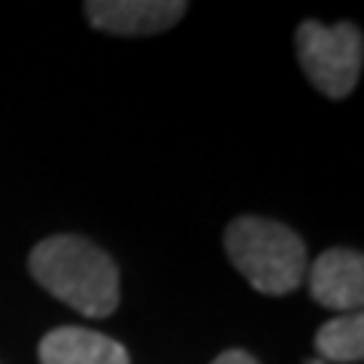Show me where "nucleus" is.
I'll list each match as a JSON object with an SVG mask.
<instances>
[{"label": "nucleus", "mask_w": 364, "mask_h": 364, "mask_svg": "<svg viewBox=\"0 0 364 364\" xmlns=\"http://www.w3.org/2000/svg\"><path fill=\"white\" fill-rule=\"evenodd\" d=\"M31 273L58 301L88 318L112 316L119 306V270L112 258L85 237H46L31 252Z\"/></svg>", "instance_id": "obj_1"}, {"label": "nucleus", "mask_w": 364, "mask_h": 364, "mask_svg": "<svg viewBox=\"0 0 364 364\" xmlns=\"http://www.w3.org/2000/svg\"><path fill=\"white\" fill-rule=\"evenodd\" d=\"M225 252L261 294L294 291L306 270V246L301 237L291 228L258 215H243L228 225Z\"/></svg>", "instance_id": "obj_2"}, {"label": "nucleus", "mask_w": 364, "mask_h": 364, "mask_svg": "<svg viewBox=\"0 0 364 364\" xmlns=\"http://www.w3.org/2000/svg\"><path fill=\"white\" fill-rule=\"evenodd\" d=\"M298 58L306 79L325 97H346L361 76L364 40L355 25H318L304 21L298 28Z\"/></svg>", "instance_id": "obj_3"}, {"label": "nucleus", "mask_w": 364, "mask_h": 364, "mask_svg": "<svg viewBox=\"0 0 364 364\" xmlns=\"http://www.w3.org/2000/svg\"><path fill=\"white\" fill-rule=\"evenodd\" d=\"M186 4L179 0H91L85 16L97 31L119 33V37H146L173 28L186 16Z\"/></svg>", "instance_id": "obj_4"}, {"label": "nucleus", "mask_w": 364, "mask_h": 364, "mask_svg": "<svg viewBox=\"0 0 364 364\" xmlns=\"http://www.w3.org/2000/svg\"><path fill=\"white\" fill-rule=\"evenodd\" d=\"M310 294L316 304L337 313H361L364 258L352 249H328L310 267Z\"/></svg>", "instance_id": "obj_5"}, {"label": "nucleus", "mask_w": 364, "mask_h": 364, "mask_svg": "<svg viewBox=\"0 0 364 364\" xmlns=\"http://www.w3.org/2000/svg\"><path fill=\"white\" fill-rule=\"evenodd\" d=\"M43 364H131L128 352L107 334L64 325L40 340Z\"/></svg>", "instance_id": "obj_6"}, {"label": "nucleus", "mask_w": 364, "mask_h": 364, "mask_svg": "<svg viewBox=\"0 0 364 364\" xmlns=\"http://www.w3.org/2000/svg\"><path fill=\"white\" fill-rule=\"evenodd\" d=\"M316 349L325 361L352 364L364 358V318L361 313H346L325 322L316 334Z\"/></svg>", "instance_id": "obj_7"}, {"label": "nucleus", "mask_w": 364, "mask_h": 364, "mask_svg": "<svg viewBox=\"0 0 364 364\" xmlns=\"http://www.w3.org/2000/svg\"><path fill=\"white\" fill-rule=\"evenodd\" d=\"M213 364H258L249 352H243V349H228V352H222L219 358H215Z\"/></svg>", "instance_id": "obj_8"}, {"label": "nucleus", "mask_w": 364, "mask_h": 364, "mask_svg": "<svg viewBox=\"0 0 364 364\" xmlns=\"http://www.w3.org/2000/svg\"><path fill=\"white\" fill-rule=\"evenodd\" d=\"M313 364H322V361H313Z\"/></svg>", "instance_id": "obj_9"}]
</instances>
